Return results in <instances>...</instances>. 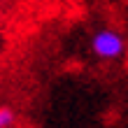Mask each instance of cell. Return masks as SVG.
I'll list each match as a JSON object with an SVG mask.
<instances>
[{
	"instance_id": "obj_1",
	"label": "cell",
	"mask_w": 128,
	"mask_h": 128,
	"mask_svg": "<svg viewBox=\"0 0 128 128\" xmlns=\"http://www.w3.org/2000/svg\"><path fill=\"white\" fill-rule=\"evenodd\" d=\"M93 51L100 58H116V56H121V51H124V40L116 33H112V30H102V33H98L96 40H93Z\"/></svg>"
},
{
	"instance_id": "obj_2",
	"label": "cell",
	"mask_w": 128,
	"mask_h": 128,
	"mask_svg": "<svg viewBox=\"0 0 128 128\" xmlns=\"http://www.w3.org/2000/svg\"><path fill=\"white\" fill-rule=\"evenodd\" d=\"M12 119H14V114H12L10 110H0V128L10 126V124H12Z\"/></svg>"
}]
</instances>
